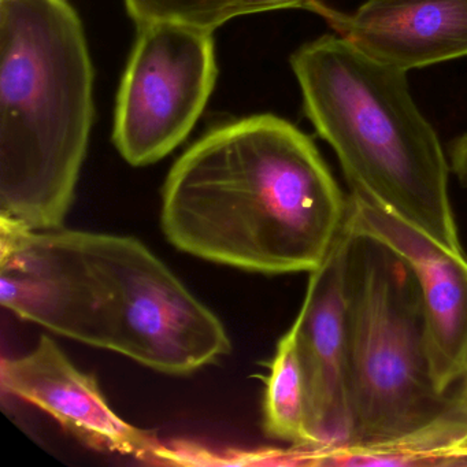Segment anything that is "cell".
<instances>
[{"label":"cell","mask_w":467,"mask_h":467,"mask_svg":"<svg viewBox=\"0 0 467 467\" xmlns=\"http://www.w3.org/2000/svg\"><path fill=\"white\" fill-rule=\"evenodd\" d=\"M349 201L314 141L273 114L226 122L174 163L166 239L196 258L264 275L311 273L348 223Z\"/></svg>","instance_id":"1"},{"label":"cell","mask_w":467,"mask_h":467,"mask_svg":"<svg viewBox=\"0 0 467 467\" xmlns=\"http://www.w3.org/2000/svg\"><path fill=\"white\" fill-rule=\"evenodd\" d=\"M0 303L57 335L171 376L232 351L221 319L135 237L0 223Z\"/></svg>","instance_id":"2"},{"label":"cell","mask_w":467,"mask_h":467,"mask_svg":"<svg viewBox=\"0 0 467 467\" xmlns=\"http://www.w3.org/2000/svg\"><path fill=\"white\" fill-rule=\"evenodd\" d=\"M94 81L69 0H0V223L64 226L88 151Z\"/></svg>","instance_id":"3"},{"label":"cell","mask_w":467,"mask_h":467,"mask_svg":"<svg viewBox=\"0 0 467 467\" xmlns=\"http://www.w3.org/2000/svg\"><path fill=\"white\" fill-rule=\"evenodd\" d=\"M291 67L303 109L351 193L462 255L450 198V160L410 91L407 73L338 35L297 48Z\"/></svg>","instance_id":"4"},{"label":"cell","mask_w":467,"mask_h":467,"mask_svg":"<svg viewBox=\"0 0 467 467\" xmlns=\"http://www.w3.org/2000/svg\"><path fill=\"white\" fill-rule=\"evenodd\" d=\"M351 428L343 444L387 441L444 414L458 392L437 388L420 285L379 240L352 231L344 255Z\"/></svg>","instance_id":"5"},{"label":"cell","mask_w":467,"mask_h":467,"mask_svg":"<svg viewBox=\"0 0 467 467\" xmlns=\"http://www.w3.org/2000/svg\"><path fill=\"white\" fill-rule=\"evenodd\" d=\"M213 34L173 23L139 28L114 116L113 141L130 165L158 162L190 136L218 78Z\"/></svg>","instance_id":"6"},{"label":"cell","mask_w":467,"mask_h":467,"mask_svg":"<svg viewBox=\"0 0 467 467\" xmlns=\"http://www.w3.org/2000/svg\"><path fill=\"white\" fill-rule=\"evenodd\" d=\"M348 201L352 231L387 245L414 273L434 381L441 392H455L467 374V256L450 253L362 196L351 193Z\"/></svg>","instance_id":"7"},{"label":"cell","mask_w":467,"mask_h":467,"mask_svg":"<svg viewBox=\"0 0 467 467\" xmlns=\"http://www.w3.org/2000/svg\"><path fill=\"white\" fill-rule=\"evenodd\" d=\"M0 379L5 392L39 407L91 447L141 461L171 458L152 434L122 420L97 379L76 368L48 336L28 354L2 360Z\"/></svg>","instance_id":"8"},{"label":"cell","mask_w":467,"mask_h":467,"mask_svg":"<svg viewBox=\"0 0 467 467\" xmlns=\"http://www.w3.org/2000/svg\"><path fill=\"white\" fill-rule=\"evenodd\" d=\"M348 223L325 261L310 273L299 314L292 325L307 387L314 447L347 441L351 428L348 337L344 305V255Z\"/></svg>","instance_id":"9"},{"label":"cell","mask_w":467,"mask_h":467,"mask_svg":"<svg viewBox=\"0 0 467 467\" xmlns=\"http://www.w3.org/2000/svg\"><path fill=\"white\" fill-rule=\"evenodd\" d=\"M336 35L401 72L467 57V0H366L354 12L316 10Z\"/></svg>","instance_id":"10"},{"label":"cell","mask_w":467,"mask_h":467,"mask_svg":"<svg viewBox=\"0 0 467 467\" xmlns=\"http://www.w3.org/2000/svg\"><path fill=\"white\" fill-rule=\"evenodd\" d=\"M458 392V390H456ZM467 445V404L453 406L428 425L387 441L317 448L316 464L340 466H451Z\"/></svg>","instance_id":"11"},{"label":"cell","mask_w":467,"mask_h":467,"mask_svg":"<svg viewBox=\"0 0 467 467\" xmlns=\"http://www.w3.org/2000/svg\"><path fill=\"white\" fill-rule=\"evenodd\" d=\"M265 429L295 448H313L307 387L291 329L278 341L264 403Z\"/></svg>","instance_id":"12"},{"label":"cell","mask_w":467,"mask_h":467,"mask_svg":"<svg viewBox=\"0 0 467 467\" xmlns=\"http://www.w3.org/2000/svg\"><path fill=\"white\" fill-rule=\"evenodd\" d=\"M311 0H125L138 28L173 23L214 32L243 16L278 10H306Z\"/></svg>","instance_id":"13"},{"label":"cell","mask_w":467,"mask_h":467,"mask_svg":"<svg viewBox=\"0 0 467 467\" xmlns=\"http://www.w3.org/2000/svg\"><path fill=\"white\" fill-rule=\"evenodd\" d=\"M451 171L455 174L459 184L467 190V132L459 136L450 147Z\"/></svg>","instance_id":"14"},{"label":"cell","mask_w":467,"mask_h":467,"mask_svg":"<svg viewBox=\"0 0 467 467\" xmlns=\"http://www.w3.org/2000/svg\"><path fill=\"white\" fill-rule=\"evenodd\" d=\"M451 466H467V445L456 453L455 458L451 462Z\"/></svg>","instance_id":"15"},{"label":"cell","mask_w":467,"mask_h":467,"mask_svg":"<svg viewBox=\"0 0 467 467\" xmlns=\"http://www.w3.org/2000/svg\"><path fill=\"white\" fill-rule=\"evenodd\" d=\"M459 396H461L462 400L464 401V403L467 404V374L466 377H464L463 381H462V384L459 385L458 389Z\"/></svg>","instance_id":"16"}]
</instances>
